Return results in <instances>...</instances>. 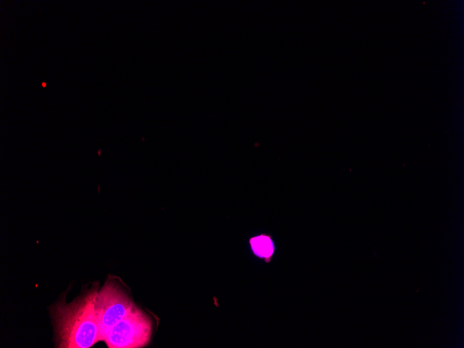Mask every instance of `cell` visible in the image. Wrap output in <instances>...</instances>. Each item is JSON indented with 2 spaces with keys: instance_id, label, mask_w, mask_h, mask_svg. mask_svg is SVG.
Wrapping results in <instances>:
<instances>
[{
  "instance_id": "1",
  "label": "cell",
  "mask_w": 464,
  "mask_h": 348,
  "mask_svg": "<svg viewBox=\"0 0 464 348\" xmlns=\"http://www.w3.org/2000/svg\"><path fill=\"white\" fill-rule=\"evenodd\" d=\"M97 290L92 289L71 304H58L53 310L58 347L89 348L100 340L94 310Z\"/></svg>"
},
{
  "instance_id": "2",
  "label": "cell",
  "mask_w": 464,
  "mask_h": 348,
  "mask_svg": "<svg viewBox=\"0 0 464 348\" xmlns=\"http://www.w3.org/2000/svg\"><path fill=\"white\" fill-rule=\"evenodd\" d=\"M151 334L149 318L135 307L108 331L102 341L110 348H139L148 344Z\"/></svg>"
},
{
  "instance_id": "3",
  "label": "cell",
  "mask_w": 464,
  "mask_h": 348,
  "mask_svg": "<svg viewBox=\"0 0 464 348\" xmlns=\"http://www.w3.org/2000/svg\"><path fill=\"white\" fill-rule=\"evenodd\" d=\"M135 308L133 302L117 284L108 282L97 294L94 310L100 331V340L119 321Z\"/></svg>"
},
{
  "instance_id": "4",
  "label": "cell",
  "mask_w": 464,
  "mask_h": 348,
  "mask_svg": "<svg viewBox=\"0 0 464 348\" xmlns=\"http://www.w3.org/2000/svg\"><path fill=\"white\" fill-rule=\"evenodd\" d=\"M253 253L264 260L266 263L272 261L274 253V244L272 235L261 233L249 239Z\"/></svg>"
}]
</instances>
